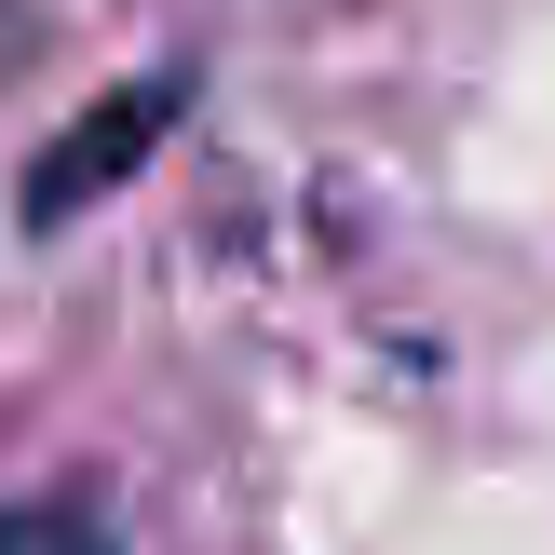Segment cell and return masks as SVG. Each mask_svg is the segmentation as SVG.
<instances>
[{
	"instance_id": "1",
	"label": "cell",
	"mask_w": 555,
	"mask_h": 555,
	"mask_svg": "<svg viewBox=\"0 0 555 555\" xmlns=\"http://www.w3.org/2000/svg\"><path fill=\"white\" fill-rule=\"evenodd\" d=\"M177 108H190V68H150V81H122L95 122H68L41 163H27V231H54V217H68V204H95L108 177H135V163H150V135L177 122Z\"/></svg>"
},
{
	"instance_id": "2",
	"label": "cell",
	"mask_w": 555,
	"mask_h": 555,
	"mask_svg": "<svg viewBox=\"0 0 555 555\" xmlns=\"http://www.w3.org/2000/svg\"><path fill=\"white\" fill-rule=\"evenodd\" d=\"M0 555H122L95 502H0Z\"/></svg>"
},
{
	"instance_id": "3",
	"label": "cell",
	"mask_w": 555,
	"mask_h": 555,
	"mask_svg": "<svg viewBox=\"0 0 555 555\" xmlns=\"http://www.w3.org/2000/svg\"><path fill=\"white\" fill-rule=\"evenodd\" d=\"M27 54H41V14H27V0H0V81H14Z\"/></svg>"
}]
</instances>
